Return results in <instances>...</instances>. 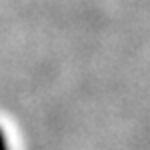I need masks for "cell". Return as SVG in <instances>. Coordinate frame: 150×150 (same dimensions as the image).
Returning a JSON list of instances; mask_svg holds the SVG:
<instances>
[{
  "label": "cell",
  "instance_id": "cell-1",
  "mask_svg": "<svg viewBox=\"0 0 150 150\" xmlns=\"http://www.w3.org/2000/svg\"><path fill=\"white\" fill-rule=\"evenodd\" d=\"M0 150H8V140H6V134L2 128H0Z\"/></svg>",
  "mask_w": 150,
  "mask_h": 150
}]
</instances>
